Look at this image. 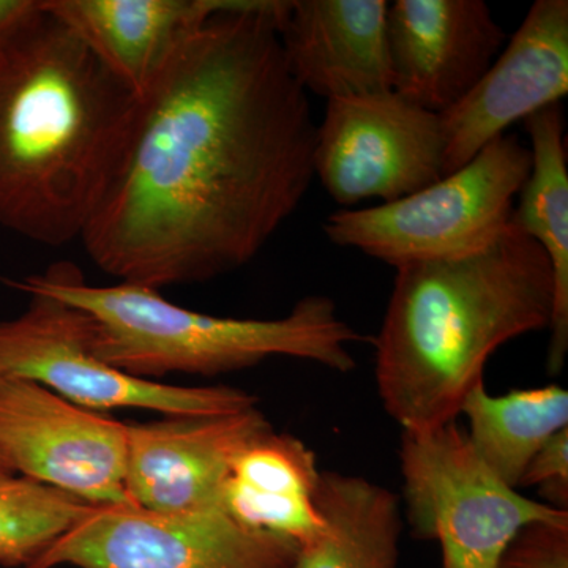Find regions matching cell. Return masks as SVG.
<instances>
[{
	"instance_id": "obj_7",
	"label": "cell",
	"mask_w": 568,
	"mask_h": 568,
	"mask_svg": "<svg viewBox=\"0 0 568 568\" xmlns=\"http://www.w3.org/2000/svg\"><path fill=\"white\" fill-rule=\"evenodd\" d=\"M93 339L95 324L88 313L31 295L22 315L0 321V379L32 381L95 413L136 407L166 416H213L257 405L256 396L241 388L168 386L126 375L104 364Z\"/></svg>"
},
{
	"instance_id": "obj_11",
	"label": "cell",
	"mask_w": 568,
	"mask_h": 568,
	"mask_svg": "<svg viewBox=\"0 0 568 568\" xmlns=\"http://www.w3.org/2000/svg\"><path fill=\"white\" fill-rule=\"evenodd\" d=\"M568 92V2L537 0L465 99L440 114L444 175Z\"/></svg>"
},
{
	"instance_id": "obj_8",
	"label": "cell",
	"mask_w": 568,
	"mask_h": 568,
	"mask_svg": "<svg viewBox=\"0 0 568 568\" xmlns=\"http://www.w3.org/2000/svg\"><path fill=\"white\" fill-rule=\"evenodd\" d=\"M298 547L245 528L223 507H93L29 568H291Z\"/></svg>"
},
{
	"instance_id": "obj_18",
	"label": "cell",
	"mask_w": 568,
	"mask_h": 568,
	"mask_svg": "<svg viewBox=\"0 0 568 568\" xmlns=\"http://www.w3.org/2000/svg\"><path fill=\"white\" fill-rule=\"evenodd\" d=\"M323 530L291 568H399V497L361 476L323 470L316 496Z\"/></svg>"
},
{
	"instance_id": "obj_19",
	"label": "cell",
	"mask_w": 568,
	"mask_h": 568,
	"mask_svg": "<svg viewBox=\"0 0 568 568\" xmlns=\"http://www.w3.org/2000/svg\"><path fill=\"white\" fill-rule=\"evenodd\" d=\"M459 416L466 417L467 439L481 463L519 489L530 459L568 428V390L551 384L491 395L484 383L466 396Z\"/></svg>"
},
{
	"instance_id": "obj_3",
	"label": "cell",
	"mask_w": 568,
	"mask_h": 568,
	"mask_svg": "<svg viewBox=\"0 0 568 568\" xmlns=\"http://www.w3.org/2000/svg\"><path fill=\"white\" fill-rule=\"evenodd\" d=\"M552 305L551 264L514 222L477 252L399 265L375 339L384 409L406 433L457 422L489 357L548 328Z\"/></svg>"
},
{
	"instance_id": "obj_1",
	"label": "cell",
	"mask_w": 568,
	"mask_h": 568,
	"mask_svg": "<svg viewBox=\"0 0 568 568\" xmlns=\"http://www.w3.org/2000/svg\"><path fill=\"white\" fill-rule=\"evenodd\" d=\"M287 7L230 0L142 93L132 145L81 239L104 274L156 291L211 282L297 211L317 125L280 40Z\"/></svg>"
},
{
	"instance_id": "obj_12",
	"label": "cell",
	"mask_w": 568,
	"mask_h": 568,
	"mask_svg": "<svg viewBox=\"0 0 568 568\" xmlns=\"http://www.w3.org/2000/svg\"><path fill=\"white\" fill-rule=\"evenodd\" d=\"M272 429L257 406L213 416L126 424V491L144 510L178 514L222 507L235 458Z\"/></svg>"
},
{
	"instance_id": "obj_5",
	"label": "cell",
	"mask_w": 568,
	"mask_h": 568,
	"mask_svg": "<svg viewBox=\"0 0 568 568\" xmlns=\"http://www.w3.org/2000/svg\"><path fill=\"white\" fill-rule=\"evenodd\" d=\"M530 149L504 134L465 166L392 203L339 209L324 223L332 244L399 267L477 252L507 230L528 181Z\"/></svg>"
},
{
	"instance_id": "obj_17",
	"label": "cell",
	"mask_w": 568,
	"mask_h": 568,
	"mask_svg": "<svg viewBox=\"0 0 568 568\" xmlns=\"http://www.w3.org/2000/svg\"><path fill=\"white\" fill-rule=\"evenodd\" d=\"M532 166L511 222L548 257L555 282L547 369L556 376L568 354V170L564 111L549 104L525 121Z\"/></svg>"
},
{
	"instance_id": "obj_21",
	"label": "cell",
	"mask_w": 568,
	"mask_h": 568,
	"mask_svg": "<svg viewBox=\"0 0 568 568\" xmlns=\"http://www.w3.org/2000/svg\"><path fill=\"white\" fill-rule=\"evenodd\" d=\"M497 568H568V519L534 521L519 529Z\"/></svg>"
},
{
	"instance_id": "obj_23",
	"label": "cell",
	"mask_w": 568,
	"mask_h": 568,
	"mask_svg": "<svg viewBox=\"0 0 568 568\" xmlns=\"http://www.w3.org/2000/svg\"><path fill=\"white\" fill-rule=\"evenodd\" d=\"M43 13V0H0V44L13 40Z\"/></svg>"
},
{
	"instance_id": "obj_13",
	"label": "cell",
	"mask_w": 568,
	"mask_h": 568,
	"mask_svg": "<svg viewBox=\"0 0 568 568\" xmlns=\"http://www.w3.org/2000/svg\"><path fill=\"white\" fill-rule=\"evenodd\" d=\"M387 40L394 91L440 115L487 73L506 32L481 0H396Z\"/></svg>"
},
{
	"instance_id": "obj_14",
	"label": "cell",
	"mask_w": 568,
	"mask_h": 568,
	"mask_svg": "<svg viewBox=\"0 0 568 568\" xmlns=\"http://www.w3.org/2000/svg\"><path fill=\"white\" fill-rule=\"evenodd\" d=\"M384 0H293L278 32L287 67L325 100L394 91Z\"/></svg>"
},
{
	"instance_id": "obj_24",
	"label": "cell",
	"mask_w": 568,
	"mask_h": 568,
	"mask_svg": "<svg viewBox=\"0 0 568 568\" xmlns=\"http://www.w3.org/2000/svg\"><path fill=\"white\" fill-rule=\"evenodd\" d=\"M11 470L9 469V467H7L6 465H3L2 462H0V476H11Z\"/></svg>"
},
{
	"instance_id": "obj_6",
	"label": "cell",
	"mask_w": 568,
	"mask_h": 568,
	"mask_svg": "<svg viewBox=\"0 0 568 568\" xmlns=\"http://www.w3.org/2000/svg\"><path fill=\"white\" fill-rule=\"evenodd\" d=\"M398 457L407 523L418 538L437 540L443 568H497L519 529L568 519V511L523 496L497 478L458 420L403 432Z\"/></svg>"
},
{
	"instance_id": "obj_2",
	"label": "cell",
	"mask_w": 568,
	"mask_h": 568,
	"mask_svg": "<svg viewBox=\"0 0 568 568\" xmlns=\"http://www.w3.org/2000/svg\"><path fill=\"white\" fill-rule=\"evenodd\" d=\"M141 97L44 9L0 44V226L81 241L136 132Z\"/></svg>"
},
{
	"instance_id": "obj_15",
	"label": "cell",
	"mask_w": 568,
	"mask_h": 568,
	"mask_svg": "<svg viewBox=\"0 0 568 568\" xmlns=\"http://www.w3.org/2000/svg\"><path fill=\"white\" fill-rule=\"evenodd\" d=\"M230 0H43L108 70L138 95L183 41Z\"/></svg>"
},
{
	"instance_id": "obj_9",
	"label": "cell",
	"mask_w": 568,
	"mask_h": 568,
	"mask_svg": "<svg viewBox=\"0 0 568 568\" xmlns=\"http://www.w3.org/2000/svg\"><path fill=\"white\" fill-rule=\"evenodd\" d=\"M440 115L395 91L328 100L316 130L315 178L335 203L402 200L444 178Z\"/></svg>"
},
{
	"instance_id": "obj_10",
	"label": "cell",
	"mask_w": 568,
	"mask_h": 568,
	"mask_svg": "<svg viewBox=\"0 0 568 568\" xmlns=\"http://www.w3.org/2000/svg\"><path fill=\"white\" fill-rule=\"evenodd\" d=\"M0 462L95 507H138L126 491V424L40 384L0 379Z\"/></svg>"
},
{
	"instance_id": "obj_20",
	"label": "cell",
	"mask_w": 568,
	"mask_h": 568,
	"mask_svg": "<svg viewBox=\"0 0 568 568\" xmlns=\"http://www.w3.org/2000/svg\"><path fill=\"white\" fill-rule=\"evenodd\" d=\"M93 507L31 478L0 476V566L32 567Z\"/></svg>"
},
{
	"instance_id": "obj_16",
	"label": "cell",
	"mask_w": 568,
	"mask_h": 568,
	"mask_svg": "<svg viewBox=\"0 0 568 568\" xmlns=\"http://www.w3.org/2000/svg\"><path fill=\"white\" fill-rule=\"evenodd\" d=\"M321 473L304 440L268 429L235 458L222 507L245 528L305 547L323 530L316 503Z\"/></svg>"
},
{
	"instance_id": "obj_22",
	"label": "cell",
	"mask_w": 568,
	"mask_h": 568,
	"mask_svg": "<svg viewBox=\"0 0 568 568\" xmlns=\"http://www.w3.org/2000/svg\"><path fill=\"white\" fill-rule=\"evenodd\" d=\"M537 487L540 503L568 511V428L551 437L530 459L519 489Z\"/></svg>"
},
{
	"instance_id": "obj_4",
	"label": "cell",
	"mask_w": 568,
	"mask_h": 568,
	"mask_svg": "<svg viewBox=\"0 0 568 568\" xmlns=\"http://www.w3.org/2000/svg\"><path fill=\"white\" fill-rule=\"evenodd\" d=\"M2 282L88 313L95 324V354L140 379L171 373L224 375L271 357L315 362L346 375L355 368L351 345L362 339L327 295H306L278 320H235L183 308L138 284L91 286L71 264L52 265L21 282Z\"/></svg>"
}]
</instances>
